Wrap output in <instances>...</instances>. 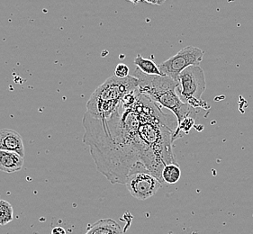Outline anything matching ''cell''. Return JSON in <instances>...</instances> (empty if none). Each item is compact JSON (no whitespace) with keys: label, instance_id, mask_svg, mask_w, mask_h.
<instances>
[{"label":"cell","instance_id":"10","mask_svg":"<svg viewBox=\"0 0 253 234\" xmlns=\"http://www.w3.org/2000/svg\"><path fill=\"white\" fill-rule=\"evenodd\" d=\"M181 177V169L177 163L169 164L162 170V178L163 183L166 182L174 185L178 182Z\"/></svg>","mask_w":253,"mask_h":234},{"label":"cell","instance_id":"5","mask_svg":"<svg viewBox=\"0 0 253 234\" xmlns=\"http://www.w3.org/2000/svg\"><path fill=\"white\" fill-rule=\"evenodd\" d=\"M205 52L198 47L187 46L174 56L159 65L162 75L172 78L177 82L180 73L187 68L199 66L203 61Z\"/></svg>","mask_w":253,"mask_h":234},{"label":"cell","instance_id":"7","mask_svg":"<svg viewBox=\"0 0 253 234\" xmlns=\"http://www.w3.org/2000/svg\"><path fill=\"white\" fill-rule=\"evenodd\" d=\"M24 166V157L18 153L0 151V170L5 173L19 171Z\"/></svg>","mask_w":253,"mask_h":234},{"label":"cell","instance_id":"9","mask_svg":"<svg viewBox=\"0 0 253 234\" xmlns=\"http://www.w3.org/2000/svg\"><path fill=\"white\" fill-rule=\"evenodd\" d=\"M134 64L136 65L137 68L143 72L146 75H151V76H163L160 68L155 64L154 61L151 60H147L142 58L140 54L137 55L135 60H134Z\"/></svg>","mask_w":253,"mask_h":234},{"label":"cell","instance_id":"6","mask_svg":"<svg viewBox=\"0 0 253 234\" xmlns=\"http://www.w3.org/2000/svg\"><path fill=\"white\" fill-rule=\"evenodd\" d=\"M0 151H7L25 156V146L20 134L11 129L0 130Z\"/></svg>","mask_w":253,"mask_h":234},{"label":"cell","instance_id":"4","mask_svg":"<svg viewBox=\"0 0 253 234\" xmlns=\"http://www.w3.org/2000/svg\"><path fill=\"white\" fill-rule=\"evenodd\" d=\"M126 186L131 195L143 201L155 195L162 183L143 163H137L129 172Z\"/></svg>","mask_w":253,"mask_h":234},{"label":"cell","instance_id":"12","mask_svg":"<svg viewBox=\"0 0 253 234\" xmlns=\"http://www.w3.org/2000/svg\"><path fill=\"white\" fill-rule=\"evenodd\" d=\"M115 76L120 78H126L129 76V68L124 63L118 64L115 70Z\"/></svg>","mask_w":253,"mask_h":234},{"label":"cell","instance_id":"3","mask_svg":"<svg viewBox=\"0 0 253 234\" xmlns=\"http://www.w3.org/2000/svg\"><path fill=\"white\" fill-rule=\"evenodd\" d=\"M177 93L182 102L195 109H209L208 103L202 100L207 83L205 73L200 66H191L183 71L178 77Z\"/></svg>","mask_w":253,"mask_h":234},{"label":"cell","instance_id":"11","mask_svg":"<svg viewBox=\"0 0 253 234\" xmlns=\"http://www.w3.org/2000/svg\"><path fill=\"white\" fill-rule=\"evenodd\" d=\"M14 219V209L10 203L0 200V225L4 226L9 224Z\"/></svg>","mask_w":253,"mask_h":234},{"label":"cell","instance_id":"13","mask_svg":"<svg viewBox=\"0 0 253 234\" xmlns=\"http://www.w3.org/2000/svg\"><path fill=\"white\" fill-rule=\"evenodd\" d=\"M51 234H66V231L62 227H55L51 231Z\"/></svg>","mask_w":253,"mask_h":234},{"label":"cell","instance_id":"8","mask_svg":"<svg viewBox=\"0 0 253 234\" xmlns=\"http://www.w3.org/2000/svg\"><path fill=\"white\" fill-rule=\"evenodd\" d=\"M85 234H124V231L116 221L108 218L97 221Z\"/></svg>","mask_w":253,"mask_h":234},{"label":"cell","instance_id":"1","mask_svg":"<svg viewBox=\"0 0 253 234\" xmlns=\"http://www.w3.org/2000/svg\"><path fill=\"white\" fill-rule=\"evenodd\" d=\"M132 76L138 79L139 92L160 107L167 108L172 112L177 118V124L189 117H196L198 110L182 102L177 95L178 82L169 77L146 75L138 68Z\"/></svg>","mask_w":253,"mask_h":234},{"label":"cell","instance_id":"2","mask_svg":"<svg viewBox=\"0 0 253 234\" xmlns=\"http://www.w3.org/2000/svg\"><path fill=\"white\" fill-rule=\"evenodd\" d=\"M137 88L138 79L135 77H110L93 92L86 103V114L98 120L108 119L117 112L124 98Z\"/></svg>","mask_w":253,"mask_h":234}]
</instances>
